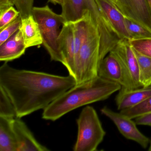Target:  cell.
I'll use <instances>...</instances> for the list:
<instances>
[{
  "label": "cell",
  "mask_w": 151,
  "mask_h": 151,
  "mask_svg": "<svg viewBox=\"0 0 151 151\" xmlns=\"http://www.w3.org/2000/svg\"><path fill=\"white\" fill-rule=\"evenodd\" d=\"M14 118L0 116V151H18L13 126Z\"/></svg>",
  "instance_id": "cell-16"
},
{
  "label": "cell",
  "mask_w": 151,
  "mask_h": 151,
  "mask_svg": "<svg viewBox=\"0 0 151 151\" xmlns=\"http://www.w3.org/2000/svg\"><path fill=\"white\" fill-rule=\"evenodd\" d=\"M98 76L120 85L121 88L134 89V86L122 64L114 55L109 52L101 61Z\"/></svg>",
  "instance_id": "cell-8"
},
{
  "label": "cell",
  "mask_w": 151,
  "mask_h": 151,
  "mask_svg": "<svg viewBox=\"0 0 151 151\" xmlns=\"http://www.w3.org/2000/svg\"><path fill=\"white\" fill-rule=\"evenodd\" d=\"M22 24L20 15L16 19L0 30V45L3 44L20 29Z\"/></svg>",
  "instance_id": "cell-23"
},
{
  "label": "cell",
  "mask_w": 151,
  "mask_h": 151,
  "mask_svg": "<svg viewBox=\"0 0 151 151\" xmlns=\"http://www.w3.org/2000/svg\"><path fill=\"white\" fill-rule=\"evenodd\" d=\"M76 85L75 78L70 75L18 69L7 62L0 67V87L10 98L19 118L45 109Z\"/></svg>",
  "instance_id": "cell-1"
},
{
  "label": "cell",
  "mask_w": 151,
  "mask_h": 151,
  "mask_svg": "<svg viewBox=\"0 0 151 151\" xmlns=\"http://www.w3.org/2000/svg\"><path fill=\"white\" fill-rule=\"evenodd\" d=\"M20 15V12L14 6L0 13V30L14 21Z\"/></svg>",
  "instance_id": "cell-25"
},
{
  "label": "cell",
  "mask_w": 151,
  "mask_h": 151,
  "mask_svg": "<svg viewBox=\"0 0 151 151\" xmlns=\"http://www.w3.org/2000/svg\"><path fill=\"white\" fill-rule=\"evenodd\" d=\"M78 133L74 151H97L106 132L96 110L91 106L84 108L76 120Z\"/></svg>",
  "instance_id": "cell-6"
},
{
  "label": "cell",
  "mask_w": 151,
  "mask_h": 151,
  "mask_svg": "<svg viewBox=\"0 0 151 151\" xmlns=\"http://www.w3.org/2000/svg\"><path fill=\"white\" fill-rule=\"evenodd\" d=\"M15 6L14 0H0V13Z\"/></svg>",
  "instance_id": "cell-27"
},
{
  "label": "cell",
  "mask_w": 151,
  "mask_h": 151,
  "mask_svg": "<svg viewBox=\"0 0 151 151\" xmlns=\"http://www.w3.org/2000/svg\"><path fill=\"white\" fill-rule=\"evenodd\" d=\"M147 1H148V3L151 6V0H147Z\"/></svg>",
  "instance_id": "cell-31"
},
{
  "label": "cell",
  "mask_w": 151,
  "mask_h": 151,
  "mask_svg": "<svg viewBox=\"0 0 151 151\" xmlns=\"http://www.w3.org/2000/svg\"><path fill=\"white\" fill-rule=\"evenodd\" d=\"M26 49L22 33L18 30L0 45V60L8 62L18 59L25 53Z\"/></svg>",
  "instance_id": "cell-15"
},
{
  "label": "cell",
  "mask_w": 151,
  "mask_h": 151,
  "mask_svg": "<svg viewBox=\"0 0 151 151\" xmlns=\"http://www.w3.org/2000/svg\"><path fill=\"white\" fill-rule=\"evenodd\" d=\"M20 30L22 33L26 48L42 45L43 40L40 30L32 15L22 19Z\"/></svg>",
  "instance_id": "cell-17"
},
{
  "label": "cell",
  "mask_w": 151,
  "mask_h": 151,
  "mask_svg": "<svg viewBox=\"0 0 151 151\" xmlns=\"http://www.w3.org/2000/svg\"><path fill=\"white\" fill-rule=\"evenodd\" d=\"M120 112L132 119L151 112V96L142 103L133 107L121 110Z\"/></svg>",
  "instance_id": "cell-21"
},
{
  "label": "cell",
  "mask_w": 151,
  "mask_h": 151,
  "mask_svg": "<svg viewBox=\"0 0 151 151\" xmlns=\"http://www.w3.org/2000/svg\"><path fill=\"white\" fill-rule=\"evenodd\" d=\"M14 1L22 19L32 15L34 0H14Z\"/></svg>",
  "instance_id": "cell-24"
},
{
  "label": "cell",
  "mask_w": 151,
  "mask_h": 151,
  "mask_svg": "<svg viewBox=\"0 0 151 151\" xmlns=\"http://www.w3.org/2000/svg\"><path fill=\"white\" fill-rule=\"evenodd\" d=\"M32 15L38 24L43 40L42 45L50 55L51 60L64 65V60L58 45V39L66 23L61 14H55L48 5L42 7H33Z\"/></svg>",
  "instance_id": "cell-5"
},
{
  "label": "cell",
  "mask_w": 151,
  "mask_h": 151,
  "mask_svg": "<svg viewBox=\"0 0 151 151\" xmlns=\"http://www.w3.org/2000/svg\"><path fill=\"white\" fill-rule=\"evenodd\" d=\"M48 1L53 3L54 5L59 4L61 6L62 5L63 3V0H48Z\"/></svg>",
  "instance_id": "cell-28"
},
{
  "label": "cell",
  "mask_w": 151,
  "mask_h": 151,
  "mask_svg": "<svg viewBox=\"0 0 151 151\" xmlns=\"http://www.w3.org/2000/svg\"><path fill=\"white\" fill-rule=\"evenodd\" d=\"M61 6L66 22H75L91 14L99 26L102 52H110L121 40L101 14L95 0H63Z\"/></svg>",
  "instance_id": "cell-3"
},
{
  "label": "cell",
  "mask_w": 151,
  "mask_h": 151,
  "mask_svg": "<svg viewBox=\"0 0 151 151\" xmlns=\"http://www.w3.org/2000/svg\"><path fill=\"white\" fill-rule=\"evenodd\" d=\"M148 151H151V140L150 141V146H149V148H148Z\"/></svg>",
  "instance_id": "cell-30"
},
{
  "label": "cell",
  "mask_w": 151,
  "mask_h": 151,
  "mask_svg": "<svg viewBox=\"0 0 151 151\" xmlns=\"http://www.w3.org/2000/svg\"><path fill=\"white\" fill-rule=\"evenodd\" d=\"M101 41L99 26L91 17L85 38L76 59L74 76L76 85L91 81L98 76Z\"/></svg>",
  "instance_id": "cell-4"
},
{
  "label": "cell",
  "mask_w": 151,
  "mask_h": 151,
  "mask_svg": "<svg viewBox=\"0 0 151 151\" xmlns=\"http://www.w3.org/2000/svg\"><path fill=\"white\" fill-rule=\"evenodd\" d=\"M135 119L137 125H147L151 127V112L144 114Z\"/></svg>",
  "instance_id": "cell-26"
},
{
  "label": "cell",
  "mask_w": 151,
  "mask_h": 151,
  "mask_svg": "<svg viewBox=\"0 0 151 151\" xmlns=\"http://www.w3.org/2000/svg\"><path fill=\"white\" fill-rule=\"evenodd\" d=\"M13 126L17 144V151H48L49 149L40 144L21 118L15 117Z\"/></svg>",
  "instance_id": "cell-13"
},
{
  "label": "cell",
  "mask_w": 151,
  "mask_h": 151,
  "mask_svg": "<svg viewBox=\"0 0 151 151\" xmlns=\"http://www.w3.org/2000/svg\"><path fill=\"white\" fill-rule=\"evenodd\" d=\"M124 17L151 31V6L147 0H115Z\"/></svg>",
  "instance_id": "cell-9"
},
{
  "label": "cell",
  "mask_w": 151,
  "mask_h": 151,
  "mask_svg": "<svg viewBox=\"0 0 151 151\" xmlns=\"http://www.w3.org/2000/svg\"><path fill=\"white\" fill-rule=\"evenodd\" d=\"M110 52L121 62L130 78L134 88L141 87L137 60L129 40H121Z\"/></svg>",
  "instance_id": "cell-10"
},
{
  "label": "cell",
  "mask_w": 151,
  "mask_h": 151,
  "mask_svg": "<svg viewBox=\"0 0 151 151\" xmlns=\"http://www.w3.org/2000/svg\"><path fill=\"white\" fill-rule=\"evenodd\" d=\"M0 116L10 118L17 117L13 102L1 87H0Z\"/></svg>",
  "instance_id": "cell-20"
},
{
  "label": "cell",
  "mask_w": 151,
  "mask_h": 151,
  "mask_svg": "<svg viewBox=\"0 0 151 151\" xmlns=\"http://www.w3.org/2000/svg\"><path fill=\"white\" fill-rule=\"evenodd\" d=\"M130 45L137 52L151 58V38L139 40H130Z\"/></svg>",
  "instance_id": "cell-22"
},
{
  "label": "cell",
  "mask_w": 151,
  "mask_h": 151,
  "mask_svg": "<svg viewBox=\"0 0 151 151\" xmlns=\"http://www.w3.org/2000/svg\"><path fill=\"white\" fill-rule=\"evenodd\" d=\"M120 85L98 76L76 84L43 109L42 118L55 121L83 106L105 100L121 89Z\"/></svg>",
  "instance_id": "cell-2"
},
{
  "label": "cell",
  "mask_w": 151,
  "mask_h": 151,
  "mask_svg": "<svg viewBox=\"0 0 151 151\" xmlns=\"http://www.w3.org/2000/svg\"><path fill=\"white\" fill-rule=\"evenodd\" d=\"M125 24L130 40L151 38V31L125 17Z\"/></svg>",
  "instance_id": "cell-19"
},
{
  "label": "cell",
  "mask_w": 151,
  "mask_h": 151,
  "mask_svg": "<svg viewBox=\"0 0 151 151\" xmlns=\"http://www.w3.org/2000/svg\"><path fill=\"white\" fill-rule=\"evenodd\" d=\"M58 42L64 60L63 65L68 71L69 75L74 77L76 51L73 23L66 22L63 24Z\"/></svg>",
  "instance_id": "cell-12"
},
{
  "label": "cell",
  "mask_w": 151,
  "mask_h": 151,
  "mask_svg": "<svg viewBox=\"0 0 151 151\" xmlns=\"http://www.w3.org/2000/svg\"><path fill=\"white\" fill-rule=\"evenodd\" d=\"M116 96L115 101L118 110L133 107L147 99L151 96V86L137 89L121 88Z\"/></svg>",
  "instance_id": "cell-14"
},
{
  "label": "cell",
  "mask_w": 151,
  "mask_h": 151,
  "mask_svg": "<svg viewBox=\"0 0 151 151\" xmlns=\"http://www.w3.org/2000/svg\"><path fill=\"white\" fill-rule=\"evenodd\" d=\"M101 112L114 122L124 137L137 142L145 149L147 147L150 141L149 138L140 132L137 124L132 119L120 112H115L107 106L102 108Z\"/></svg>",
  "instance_id": "cell-7"
},
{
  "label": "cell",
  "mask_w": 151,
  "mask_h": 151,
  "mask_svg": "<svg viewBox=\"0 0 151 151\" xmlns=\"http://www.w3.org/2000/svg\"><path fill=\"white\" fill-rule=\"evenodd\" d=\"M133 50L137 60L141 87L150 86H151V58L142 55L134 49Z\"/></svg>",
  "instance_id": "cell-18"
},
{
  "label": "cell",
  "mask_w": 151,
  "mask_h": 151,
  "mask_svg": "<svg viewBox=\"0 0 151 151\" xmlns=\"http://www.w3.org/2000/svg\"><path fill=\"white\" fill-rule=\"evenodd\" d=\"M99 10L121 40H130L125 17L115 5L108 0H95Z\"/></svg>",
  "instance_id": "cell-11"
},
{
  "label": "cell",
  "mask_w": 151,
  "mask_h": 151,
  "mask_svg": "<svg viewBox=\"0 0 151 151\" xmlns=\"http://www.w3.org/2000/svg\"><path fill=\"white\" fill-rule=\"evenodd\" d=\"M108 1H110V2H112V3H113V4H114V5H115V0H108Z\"/></svg>",
  "instance_id": "cell-29"
}]
</instances>
